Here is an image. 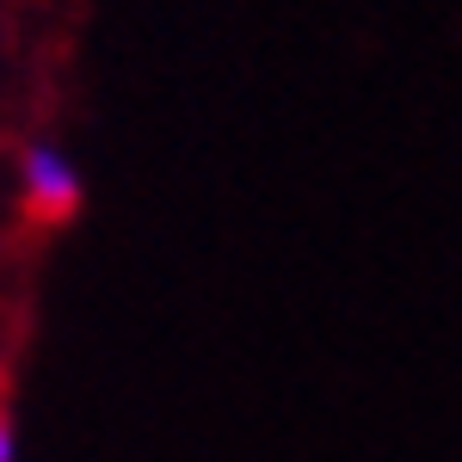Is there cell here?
I'll return each instance as SVG.
<instances>
[{
	"label": "cell",
	"instance_id": "cell-1",
	"mask_svg": "<svg viewBox=\"0 0 462 462\" xmlns=\"http://www.w3.org/2000/svg\"><path fill=\"white\" fill-rule=\"evenodd\" d=\"M19 204L37 228H62L80 210V173L56 143H32L19 154Z\"/></svg>",
	"mask_w": 462,
	"mask_h": 462
},
{
	"label": "cell",
	"instance_id": "cell-2",
	"mask_svg": "<svg viewBox=\"0 0 462 462\" xmlns=\"http://www.w3.org/2000/svg\"><path fill=\"white\" fill-rule=\"evenodd\" d=\"M0 462H19V438H13V413L0 407Z\"/></svg>",
	"mask_w": 462,
	"mask_h": 462
}]
</instances>
